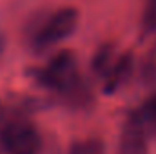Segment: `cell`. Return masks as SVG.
<instances>
[{
    "label": "cell",
    "instance_id": "3",
    "mask_svg": "<svg viewBox=\"0 0 156 154\" xmlns=\"http://www.w3.org/2000/svg\"><path fill=\"white\" fill-rule=\"evenodd\" d=\"M123 125L136 131L149 142L156 138V93L145 98L136 109H133L127 114Z\"/></svg>",
    "mask_w": 156,
    "mask_h": 154
},
{
    "label": "cell",
    "instance_id": "5",
    "mask_svg": "<svg viewBox=\"0 0 156 154\" xmlns=\"http://www.w3.org/2000/svg\"><path fill=\"white\" fill-rule=\"evenodd\" d=\"M116 154H149V140L129 127H122Z\"/></svg>",
    "mask_w": 156,
    "mask_h": 154
},
{
    "label": "cell",
    "instance_id": "6",
    "mask_svg": "<svg viewBox=\"0 0 156 154\" xmlns=\"http://www.w3.org/2000/svg\"><path fill=\"white\" fill-rule=\"evenodd\" d=\"M116 58H118L116 44H113V42L102 44V45L96 49V53H94V56H93V60H91V69H93V73L98 75V76H105V75L109 73V69L113 67V64L116 62Z\"/></svg>",
    "mask_w": 156,
    "mask_h": 154
},
{
    "label": "cell",
    "instance_id": "4",
    "mask_svg": "<svg viewBox=\"0 0 156 154\" xmlns=\"http://www.w3.org/2000/svg\"><path fill=\"white\" fill-rule=\"evenodd\" d=\"M134 67V56L133 53H122L118 54L116 62L113 64V67L109 69V73L104 76V93L105 94H113L129 80L131 73Z\"/></svg>",
    "mask_w": 156,
    "mask_h": 154
},
{
    "label": "cell",
    "instance_id": "7",
    "mask_svg": "<svg viewBox=\"0 0 156 154\" xmlns=\"http://www.w3.org/2000/svg\"><path fill=\"white\" fill-rule=\"evenodd\" d=\"M67 154H107V151H105V143L102 138L89 136V138L75 140L69 145Z\"/></svg>",
    "mask_w": 156,
    "mask_h": 154
},
{
    "label": "cell",
    "instance_id": "2",
    "mask_svg": "<svg viewBox=\"0 0 156 154\" xmlns=\"http://www.w3.org/2000/svg\"><path fill=\"white\" fill-rule=\"evenodd\" d=\"M0 147L5 154H40L42 134L26 118H13L0 129Z\"/></svg>",
    "mask_w": 156,
    "mask_h": 154
},
{
    "label": "cell",
    "instance_id": "9",
    "mask_svg": "<svg viewBox=\"0 0 156 154\" xmlns=\"http://www.w3.org/2000/svg\"><path fill=\"white\" fill-rule=\"evenodd\" d=\"M156 33V0H147L142 15V35L149 37Z\"/></svg>",
    "mask_w": 156,
    "mask_h": 154
},
{
    "label": "cell",
    "instance_id": "8",
    "mask_svg": "<svg viewBox=\"0 0 156 154\" xmlns=\"http://www.w3.org/2000/svg\"><path fill=\"white\" fill-rule=\"evenodd\" d=\"M140 75H142V80H144L147 85L156 83V42H154V45L149 49V53H147V56L144 58V62H142Z\"/></svg>",
    "mask_w": 156,
    "mask_h": 154
},
{
    "label": "cell",
    "instance_id": "1",
    "mask_svg": "<svg viewBox=\"0 0 156 154\" xmlns=\"http://www.w3.org/2000/svg\"><path fill=\"white\" fill-rule=\"evenodd\" d=\"M80 13L76 7L66 5L45 16L31 35V47L37 53H44L56 44L69 38L78 27Z\"/></svg>",
    "mask_w": 156,
    "mask_h": 154
},
{
    "label": "cell",
    "instance_id": "10",
    "mask_svg": "<svg viewBox=\"0 0 156 154\" xmlns=\"http://www.w3.org/2000/svg\"><path fill=\"white\" fill-rule=\"evenodd\" d=\"M4 51H5V35L0 31V56L4 54Z\"/></svg>",
    "mask_w": 156,
    "mask_h": 154
}]
</instances>
